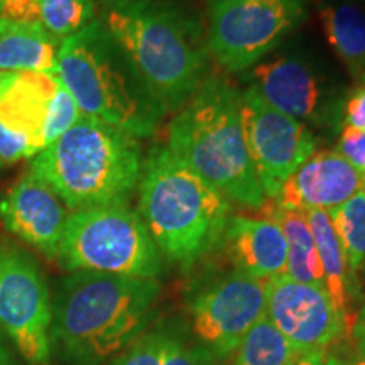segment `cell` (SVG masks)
Listing matches in <instances>:
<instances>
[{
	"instance_id": "d6a6232c",
	"label": "cell",
	"mask_w": 365,
	"mask_h": 365,
	"mask_svg": "<svg viewBox=\"0 0 365 365\" xmlns=\"http://www.w3.org/2000/svg\"><path fill=\"white\" fill-rule=\"evenodd\" d=\"M103 9H124L130 6H137V4L150 2V0H98Z\"/></svg>"
},
{
	"instance_id": "83f0119b",
	"label": "cell",
	"mask_w": 365,
	"mask_h": 365,
	"mask_svg": "<svg viewBox=\"0 0 365 365\" xmlns=\"http://www.w3.org/2000/svg\"><path fill=\"white\" fill-rule=\"evenodd\" d=\"M335 150L352 164L362 182V190L365 191V130L344 127L336 139Z\"/></svg>"
},
{
	"instance_id": "7c38bea8",
	"label": "cell",
	"mask_w": 365,
	"mask_h": 365,
	"mask_svg": "<svg viewBox=\"0 0 365 365\" xmlns=\"http://www.w3.org/2000/svg\"><path fill=\"white\" fill-rule=\"evenodd\" d=\"M242 117L259 185L266 200H274L317 150V135L299 120L271 107L250 86L242 90Z\"/></svg>"
},
{
	"instance_id": "836d02e7",
	"label": "cell",
	"mask_w": 365,
	"mask_h": 365,
	"mask_svg": "<svg viewBox=\"0 0 365 365\" xmlns=\"http://www.w3.org/2000/svg\"><path fill=\"white\" fill-rule=\"evenodd\" d=\"M0 365H14L12 355L7 350V346L4 345L2 339H0Z\"/></svg>"
},
{
	"instance_id": "4fadbf2b",
	"label": "cell",
	"mask_w": 365,
	"mask_h": 365,
	"mask_svg": "<svg viewBox=\"0 0 365 365\" xmlns=\"http://www.w3.org/2000/svg\"><path fill=\"white\" fill-rule=\"evenodd\" d=\"M59 83V75L48 73H0V170L46 149V129Z\"/></svg>"
},
{
	"instance_id": "2e32d148",
	"label": "cell",
	"mask_w": 365,
	"mask_h": 365,
	"mask_svg": "<svg viewBox=\"0 0 365 365\" xmlns=\"http://www.w3.org/2000/svg\"><path fill=\"white\" fill-rule=\"evenodd\" d=\"M360 190L362 182L352 164L335 149H319L282 185L274 202L296 212H331Z\"/></svg>"
},
{
	"instance_id": "7402d4cb",
	"label": "cell",
	"mask_w": 365,
	"mask_h": 365,
	"mask_svg": "<svg viewBox=\"0 0 365 365\" xmlns=\"http://www.w3.org/2000/svg\"><path fill=\"white\" fill-rule=\"evenodd\" d=\"M234 354V365H294L299 359L266 314L255 322Z\"/></svg>"
},
{
	"instance_id": "52a82bcc",
	"label": "cell",
	"mask_w": 365,
	"mask_h": 365,
	"mask_svg": "<svg viewBox=\"0 0 365 365\" xmlns=\"http://www.w3.org/2000/svg\"><path fill=\"white\" fill-rule=\"evenodd\" d=\"M68 272L90 271L158 279L163 255L148 227L129 205L70 213L56 255Z\"/></svg>"
},
{
	"instance_id": "5b68a950",
	"label": "cell",
	"mask_w": 365,
	"mask_h": 365,
	"mask_svg": "<svg viewBox=\"0 0 365 365\" xmlns=\"http://www.w3.org/2000/svg\"><path fill=\"white\" fill-rule=\"evenodd\" d=\"M140 170L137 137L85 115L34 156L29 168L73 212L129 205Z\"/></svg>"
},
{
	"instance_id": "277c9868",
	"label": "cell",
	"mask_w": 365,
	"mask_h": 365,
	"mask_svg": "<svg viewBox=\"0 0 365 365\" xmlns=\"http://www.w3.org/2000/svg\"><path fill=\"white\" fill-rule=\"evenodd\" d=\"M168 149L220 191L228 202L261 208L259 185L242 117V91L208 76L168 127Z\"/></svg>"
},
{
	"instance_id": "603a6c76",
	"label": "cell",
	"mask_w": 365,
	"mask_h": 365,
	"mask_svg": "<svg viewBox=\"0 0 365 365\" xmlns=\"http://www.w3.org/2000/svg\"><path fill=\"white\" fill-rule=\"evenodd\" d=\"M327 213L344 247L350 272L359 279V274L365 271V191H357L344 205Z\"/></svg>"
},
{
	"instance_id": "f546056e",
	"label": "cell",
	"mask_w": 365,
	"mask_h": 365,
	"mask_svg": "<svg viewBox=\"0 0 365 365\" xmlns=\"http://www.w3.org/2000/svg\"><path fill=\"white\" fill-rule=\"evenodd\" d=\"M345 365H365V322L357 319L346 339L336 344Z\"/></svg>"
},
{
	"instance_id": "4dcf8cb0",
	"label": "cell",
	"mask_w": 365,
	"mask_h": 365,
	"mask_svg": "<svg viewBox=\"0 0 365 365\" xmlns=\"http://www.w3.org/2000/svg\"><path fill=\"white\" fill-rule=\"evenodd\" d=\"M0 17L14 22H39V0H0Z\"/></svg>"
},
{
	"instance_id": "ba28073f",
	"label": "cell",
	"mask_w": 365,
	"mask_h": 365,
	"mask_svg": "<svg viewBox=\"0 0 365 365\" xmlns=\"http://www.w3.org/2000/svg\"><path fill=\"white\" fill-rule=\"evenodd\" d=\"M307 17L304 0H207V43L228 73L249 71Z\"/></svg>"
},
{
	"instance_id": "d4e9b609",
	"label": "cell",
	"mask_w": 365,
	"mask_h": 365,
	"mask_svg": "<svg viewBox=\"0 0 365 365\" xmlns=\"http://www.w3.org/2000/svg\"><path fill=\"white\" fill-rule=\"evenodd\" d=\"M175 325L159 322L130 344L125 350L108 360L107 365H161L164 350Z\"/></svg>"
},
{
	"instance_id": "484cf974",
	"label": "cell",
	"mask_w": 365,
	"mask_h": 365,
	"mask_svg": "<svg viewBox=\"0 0 365 365\" xmlns=\"http://www.w3.org/2000/svg\"><path fill=\"white\" fill-rule=\"evenodd\" d=\"M180 328H173L161 365H223L222 359L200 344H190Z\"/></svg>"
},
{
	"instance_id": "e0dca14e",
	"label": "cell",
	"mask_w": 365,
	"mask_h": 365,
	"mask_svg": "<svg viewBox=\"0 0 365 365\" xmlns=\"http://www.w3.org/2000/svg\"><path fill=\"white\" fill-rule=\"evenodd\" d=\"M218 249L237 271L269 281L286 272V240L281 228L267 218L232 215Z\"/></svg>"
},
{
	"instance_id": "7a4b0ae2",
	"label": "cell",
	"mask_w": 365,
	"mask_h": 365,
	"mask_svg": "<svg viewBox=\"0 0 365 365\" xmlns=\"http://www.w3.org/2000/svg\"><path fill=\"white\" fill-rule=\"evenodd\" d=\"M100 21L166 113L180 110L208 78L207 31L182 0L103 9Z\"/></svg>"
},
{
	"instance_id": "cb8c5ba5",
	"label": "cell",
	"mask_w": 365,
	"mask_h": 365,
	"mask_svg": "<svg viewBox=\"0 0 365 365\" xmlns=\"http://www.w3.org/2000/svg\"><path fill=\"white\" fill-rule=\"evenodd\" d=\"M41 24L59 43L97 19L95 0H39Z\"/></svg>"
},
{
	"instance_id": "6da1fadb",
	"label": "cell",
	"mask_w": 365,
	"mask_h": 365,
	"mask_svg": "<svg viewBox=\"0 0 365 365\" xmlns=\"http://www.w3.org/2000/svg\"><path fill=\"white\" fill-rule=\"evenodd\" d=\"M158 279L76 271L51 298V350L66 365H103L153 327Z\"/></svg>"
},
{
	"instance_id": "9c48e42d",
	"label": "cell",
	"mask_w": 365,
	"mask_h": 365,
	"mask_svg": "<svg viewBox=\"0 0 365 365\" xmlns=\"http://www.w3.org/2000/svg\"><path fill=\"white\" fill-rule=\"evenodd\" d=\"M247 81L271 107L312 130H341L346 90L307 54L284 53L257 63L249 70Z\"/></svg>"
},
{
	"instance_id": "9a60e30c",
	"label": "cell",
	"mask_w": 365,
	"mask_h": 365,
	"mask_svg": "<svg viewBox=\"0 0 365 365\" xmlns=\"http://www.w3.org/2000/svg\"><path fill=\"white\" fill-rule=\"evenodd\" d=\"M68 218L70 213L61 198L31 171L0 198L4 227L48 259H56Z\"/></svg>"
},
{
	"instance_id": "8fae6325",
	"label": "cell",
	"mask_w": 365,
	"mask_h": 365,
	"mask_svg": "<svg viewBox=\"0 0 365 365\" xmlns=\"http://www.w3.org/2000/svg\"><path fill=\"white\" fill-rule=\"evenodd\" d=\"M188 313L198 344L225 359L266 314V281L237 269L218 274L191 293Z\"/></svg>"
},
{
	"instance_id": "3957f363",
	"label": "cell",
	"mask_w": 365,
	"mask_h": 365,
	"mask_svg": "<svg viewBox=\"0 0 365 365\" xmlns=\"http://www.w3.org/2000/svg\"><path fill=\"white\" fill-rule=\"evenodd\" d=\"M139 215L164 259L188 272L220 245L230 202L168 145L143 159Z\"/></svg>"
},
{
	"instance_id": "ffe728a7",
	"label": "cell",
	"mask_w": 365,
	"mask_h": 365,
	"mask_svg": "<svg viewBox=\"0 0 365 365\" xmlns=\"http://www.w3.org/2000/svg\"><path fill=\"white\" fill-rule=\"evenodd\" d=\"M262 218L277 223L286 240V276L296 282L318 286L325 289L322 262H319L317 244L312 228L308 225L307 213L287 210L274 200H266L261 208Z\"/></svg>"
},
{
	"instance_id": "5bb4252c",
	"label": "cell",
	"mask_w": 365,
	"mask_h": 365,
	"mask_svg": "<svg viewBox=\"0 0 365 365\" xmlns=\"http://www.w3.org/2000/svg\"><path fill=\"white\" fill-rule=\"evenodd\" d=\"M266 317L299 355L331 349L350 333L323 287L286 274L266 281Z\"/></svg>"
},
{
	"instance_id": "44dd1931",
	"label": "cell",
	"mask_w": 365,
	"mask_h": 365,
	"mask_svg": "<svg viewBox=\"0 0 365 365\" xmlns=\"http://www.w3.org/2000/svg\"><path fill=\"white\" fill-rule=\"evenodd\" d=\"M323 31L355 85L365 83V7L354 0H333L319 9Z\"/></svg>"
},
{
	"instance_id": "8992f818",
	"label": "cell",
	"mask_w": 365,
	"mask_h": 365,
	"mask_svg": "<svg viewBox=\"0 0 365 365\" xmlns=\"http://www.w3.org/2000/svg\"><path fill=\"white\" fill-rule=\"evenodd\" d=\"M58 75L81 115L144 139L158 130L164 108L100 19L61 41Z\"/></svg>"
},
{
	"instance_id": "ac0fdd59",
	"label": "cell",
	"mask_w": 365,
	"mask_h": 365,
	"mask_svg": "<svg viewBox=\"0 0 365 365\" xmlns=\"http://www.w3.org/2000/svg\"><path fill=\"white\" fill-rule=\"evenodd\" d=\"M304 213L322 262L325 291L335 304L336 312L344 317L350 331L359 319V313L354 308L355 304H362V287L357 277L350 272L344 247L328 213L323 210H312Z\"/></svg>"
},
{
	"instance_id": "4316f807",
	"label": "cell",
	"mask_w": 365,
	"mask_h": 365,
	"mask_svg": "<svg viewBox=\"0 0 365 365\" xmlns=\"http://www.w3.org/2000/svg\"><path fill=\"white\" fill-rule=\"evenodd\" d=\"M61 80V78H59ZM81 112L76 105L75 98L71 97L70 91L63 85V81L58 86L56 97L53 100L51 112H49L48 129H46V148L51 145L58 137H61L65 132L78 122Z\"/></svg>"
},
{
	"instance_id": "30bf717a",
	"label": "cell",
	"mask_w": 365,
	"mask_h": 365,
	"mask_svg": "<svg viewBox=\"0 0 365 365\" xmlns=\"http://www.w3.org/2000/svg\"><path fill=\"white\" fill-rule=\"evenodd\" d=\"M0 327L29 365L51 362V293L39 264L24 249L0 245Z\"/></svg>"
},
{
	"instance_id": "f1b7e54d",
	"label": "cell",
	"mask_w": 365,
	"mask_h": 365,
	"mask_svg": "<svg viewBox=\"0 0 365 365\" xmlns=\"http://www.w3.org/2000/svg\"><path fill=\"white\" fill-rule=\"evenodd\" d=\"M350 127L355 130H365V83L355 85L346 91L341 115V129Z\"/></svg>"
},
{
	"instance_id": "1f68e13d",
	"label": "cell",
	"mask_w": 365,
	"mask_h": 365,
	"mask_svg": "<svg viewBox=\"0 0 365 365\" xmlns=\"http://www.w3.org/2000/svg\"><path fill=\"white\" fill-rule=\"evenodd\" d=\"M294 365H345V362L339 350H336V345H333L331 349L299 355Z\"/></svg>"
},
{
	"instance_id": "e575fe53",
	"label": "cell",
	"mask_w": 365,
	"mask_h": 365,
	"mask_svg": "<svg viewBox=\"0 0 365 365\" xmlns=\"http://www.w3.org/2000/svg\"><path fill=\"white\" fill-rule=\"evenodd\" d=\"M359 319L365 322V296L362 298V307H360V312H359Z\"/></svg>"
},
{
	"instance_id": "d6986e66",
	"label": "cell",
	"mask_w": 365,
	"mask_h": 365,
	"mask_svg": "<svg viewBox=\"0 0 365 365\" xmlns=\"http://www.w3.org/2000/svg\"><path fill=\"white\" fill-rule=\"evenodd\" d=\"M59 44L39 22H14L0 17V73L58 75Z\"/></svg>"
}]
</instances>
